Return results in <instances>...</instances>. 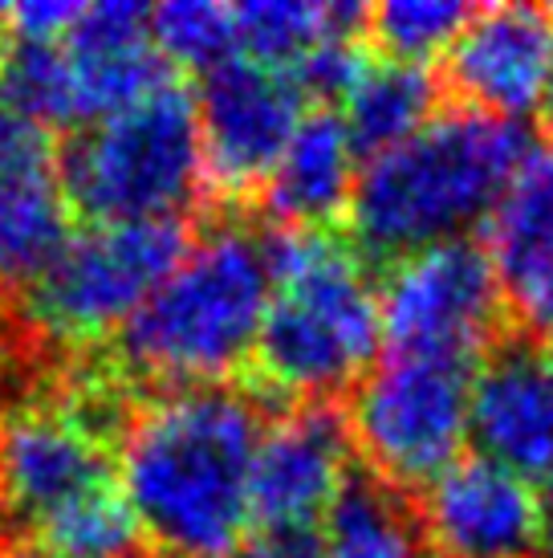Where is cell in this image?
I'll return each mask as SVG.
<instances>
[{"label":"cell","instance_id":"8","mask_svg":"<svg viewBox=\"0 0 553 558\" xmlns=\"http://www.w3.org/2000/svg\"><path fill=\"white\" fill-rule=\"evenodd\" d=\"M119 424L114 391L98 379L21 403L0 433V522L33 534L70 501L110 485L107 436Z\"/></svg>","mask_w":553,"mask_h":558},{"label":"cell","instance_id":"31","mask_svg":"<svg viewBox=\"0 0 553 558\" xmlns=\"http://www.w3.org/2000/svg\"><path fill=\"white\" fill-rule=\"evenodd\" d=\"M4 420L9 416H4V384H0V433H4Z\"/></svg>","mask_w":553,"mask_h":558},{"label":"cell","instance_id":"16","mask_svg":"<svg viewBox=\"0 0 553 558\" xmlns=\"http://www.w3.org/2000/svg\"><path fill=\"white\" fill-rule=\"evenodd\" d=\"M489 265L505 311L553 330V147H529L489 213Z\"/></svg>","mask_w":553,"mask_h":558},{"label":"cell","instance_id":"26","mask_svg":"<svg viewBox=\"0 0 553 558\" xmlns=\"http://www.w3.org/2000/svg\"><path fill=\"white\" fill-rule=\"evenodd\" d=\"M86 4L77 0H25L9 9V25H13L16 41H37V46H58L70 37Z\"/></svg>","mask_w":553,"mask_h":558},{"label":"cell","instance_id":"20","mask_svg":"<svg viewBox=\"0 0 553 558\" xmlns=\"http://www.w3.org/2000/svg\"><path fill=\"white\" fill-rule=\"evenodd\" d=\"M431 119H435V78L428 74V65L367 58L342 94V123L351 131L358 156H379L386 147L411 140Z\"/></svg>","mask_w":553,"mask_h":558},{"label":"cell","instance_id":"6","mask_svg":"<svg viewBox=\"0 0 553 558\" xmlns=\"http://www.w3.org/2000/svg\"><path fill=\"white\" fill-rule=\"evenodd\" d=\"M187 245L184 217L90 225L70 236L53 265L25 290V326L70 351L119 339Z\"/></svg>","mask_w":553,"mask_h":558},{"label":"cell","instance_id":"11","mask_svg":"<svg viewBox=\"0 0 553 558\" xmlns=\"http://www.w3.org/2000/svg\"><path fill=\"white\" fill-rule=\"evenodd\" d=\"M351 433L330 403H297L261 428L253 457V526L302 538L322 526L351 485Z\"/></svg>","mask_w":553,"mask_h":558},{"label":"cell","instance_id":"23","mask_svg":"<svg viewBox=\"0 0 553 558\" xmlns=\"http://www.w3.org/2000/svg\"><path fill=\"white\" fill-rule=\"evenodd\" d=\"M151 41L168 70L212 74L236 58V13L216 0H168L147 13Z\"/></svg>","mask_w":553,"mask_h":558},{"label":"cell","instance_id":"2","mask_svg":"<svg viewBox=\"0 0 553 558\" xmlns=\"http://www.w3.org/2000/svg\"><path fill=\"white\" fill-rule=\"evenodd\" d=\"M529 147L521 126L505 119L468 107L435 114L411 140L358 168L346 208L354 241L391 262L464 241L472 225L489 220Z\"/></svg>","mask_w":553,"mask_h":558},{"label":"cell","instance_id":"7","mask_svg":"<svg viewBox=\"0 0 553 558\" xmlns=\"http://www.w3.org/2000/svg\"><path fill=\"white\" fill-rule=\"evenodd\" d=\"M472 372L435 359L386 355L351 396L346 433L374 481L386 489H423L464 457Z\"/></svg>","mask_w":553,"mask_h":558},{"label":"cell","instance_id":"21","mask_svg":"<svg viewBox=\"0 0 553 558\" xmlns=\"http://www.w3.org/2000/svg\"><path fill=\"white\" fill-rule=\"evenodd\" d=\"M314 558H435L403 494L383 481H351L322 522Z\"/></svg>","mask_w":553,"mask_h":558},{"label":"cell","instance_id":"10","mask_svg":"<svg viewBox=\"0 0 553 558\" xmlns=\"http://www.w3.org/2000/svg\"><path fill=\"white\" fill-rule=\"evenodd\" d=\"M302 114L306 94L290 74L248 58L216 65L212 74H204L196 94L204 180L224 201L261 192Z\"/></svg>","mask_w":553,"mask_h":558},{"label":"cell","instance_id":"27","mask_svg":"<svg viewBox=\"0 0 553 558\" xmlns=\"http://www.w3.org/2000/svg\"><path fill=\"white\" fill-rule=\"evenodd\" d=\"M232 558H314V546L302 538H261V543H245L241 555Z\"/></svg>","mask_w":553,"mask_h":558},{"label":"cell","instance_id":"18","mask_svg":"<svg viewBox=\"0 0 553 558\" xmlns=\"http://www.w3.org/2000/svg\"><path fill=\"white\" fill-rule=\"evenodd\" d=\"M232 13L241 58L290 78L318 49L358 41L367 33V9L351 0H248Z\"/></svg>","mask_w":553,"mask_h":558},{"label":"cell","instance_id":"33","mask_svg":"<svg viewBox=\"0 0 553 558\" xmlns=\"http://www.w3.org/2000/svg\"><path fill=\"white\" fill-rule=\"evenodd\" d=\"M550 359H553V330H550Z\"/></svg>","mask_w":553,"mask_h":558},{"label":"cell","instance_id":"3","mask_svg":"<svg viewBox=\"0 0 553 558\" xmlns=\"http://www.w3.org/2000/svg\"><path fill=\"white\" fill-rule=\"evenodd\" d=\"M269 241V311L253 367L297 403L354 391L383 347L379 286L362 253L330 229H276Z\"/></svg>","mask_w":553,"mask_h":558},{"label":"cell","instance_id":"19","mask_svg":"<svg viewBox=\"0 0 553 558\" xmlns=\"http://www.w3.org/2000/svg\"><path fill=\"white\" fill-rule=\"evenodd\" d=\"M74 208L58 171L0 175V294H25L70 241Z\"/></svg>","mask_w":553,"mask_h":558},{"label":"cell","instance_id":"14","mask_svg":"<svg viewBox=\"0 0 553 558\" xmlns=\"http://www.w3.org/2000/svg\"><path fill=\"white\" fill-rule=\"evenodd\" d=\"M147 13L135 0L86 4L62 46L70 126H90L151 98L171 82L168 62L151 41Z\"/></svg>","mask_w":553,"mask_h":558},{"label":"cell","instance_id":"1","mask_svg":"<svg viewBox=\"0 0 553 558\" xmlns=\"http://www.w3.org/2000/svg\"><path fill=\"white\" fill-rule=\"evenodd\" d=\"M265 416L229 384L163 388L119 424V494L159 558H232L253 530Z\"/></svg>","mask_w":553,"mask_h":558},{"label":"cell","instance_id":"4","mask_svg":"<svg viewBox=\"0 0 553 558\" xmlns=\"http://www.w3.org/2000/svg\"><path fill=\"white\" fill-rule=\"evenodd\" d=\"M269 286V241L241 220H220L123 326L114 355L163 388L224 384L257 351Z\"/></svg>","mask_w":553,"mask_h":558},{"label":"cell","instance_id":"28","mask_svg":"<svg viewBox=\"0 0 553 558\" xmlns=\"http://www.w3.org/2000/svg\"><path fill=\"white\" fill-rule=\"evenodd\" d=\"M538 555L553 558V473L538 489Z\"/></svg>","mask_w":553,"mask_h":558},{"label":"cell","instance_id":"22","mask_svg":"<svg viewBox=\"0 0 553 558\" xmlns=\"http://www.w3.org/2000/svg\"><path fill=\"white\" fill-rule=\"evenodd\" d=\"M29 543L62 558H143V534L114 481L58 510L33 530Z\"/></svg>","mask_w":553,"mask_h":558},{"label":"cell","instance_id":"12","mask_svg":"<svg viewBox=\"0 0 553 558\" xmlns=\"http://www.w3.org/2000/svg\"><path fill=\"white\" fill-rule=\"evenodd\" d=\"M444 78L477 114L517 123L553 90V13L538 4H489L468 16L444 53Z\"/></svg>","mask_w":553,"mask_h":558},{"label":"cell","instance_id":"24","mask_svg":"<svg viewBox=\"0 0 553 558\" xmlns=\"http://www.w3.org/2000/svg\"><path fill=\"white\" fill-rule=\"evenodd\" d=\"M472 13L477 9L460 0H383L367 9V33L379 41L383 58L428 65V58L452 49Z\"/></svg>","mask_w":553,"mask_h":558},{"label":"cell","instance_id":"9","mask_svg":"<svg viewBox=\"0 0 553 558\" xmlns=\"http://www.w3.org/2000/svg\"><path fill=\"white\" fill-rule=\"evenodd\" d=\"M505 298L489 253L472 241H444L395 257L379 286V318L391 355L477 367L505 326Z\"/></svg>","mask_w":553,"mask_h":558},{"label":"cell","instance_id":"29","mask_svg":"<svg viewBox=\"0 0 553 558\" xmlns=\"http://www.w3.org/2000/svg\"><path fill=\"white\" fill-rule=\"evenodd\" d=\"M9 49H13V25H9V9L0 4V62L9 58Z\"/></svg>","mask_w":553,"mask_h":558},{"label":"cell","instance_id":"5","mask_svg":"<svg viewBox=\"0 0 553 558\" xmlns=\"http://www.w3.org/2000/svg\"><path fill=\"white\" fill-rule=\"evenodd\" d=\"M65 201L90 225L180 220L204 184L196 98L168 82L151 98L74 131L62 147Z\"/></svg>","mask_w":553,"mask_h":558},{"label":"cell","instance_id":"17","mask_svg":"<svg viewBox=\"0 0 553 558\" xmlns=\"http://www.w3.org/2000/svg\"><path fill=\"white\" fill-rule=\"evenodd\" d=\"M358 168V147L339 110H306L261 196L285 229H325L351 208Z\"/></svg>","mask_w":553,"mask_h":558},{"label":"cell","instance_id":"15","mask_svg":"<svg viewBox=\"0 0 553 558\" xmlns=\"http://www.w3.org/2000/svg\"><path fill=\"white\" fill-rule=\"evenodd\" d=\"M468 436L477 452L525 481L553 473V359L508 342L472 372Z\"/></svg>","mask_w":553,"mask_h":558},{"label":"cell","instance_id":"25","mask_svg":"<svg viewBox=\"0 0 553 558\" xmlns=\"http://www.w3.org/2000/svg\"><path fill=\"white\" fill-rule=\"evenodd\" d=\"M58 163L62 147L53 140V126L0 102V175H41L58 171Z\"/></svg>","mask_w":553,"mask_h":558},{"label":"cell","instance_id":"32","mask_svg":"<svg viewBox=\"0 0 553 558\" xmlns=\"http://www.w3.org/2000/svg\"><path fill=\"white\" fill-rule=\"evenodd\" d=\"M4 335H9V326H4V314H0V347H4Z\"/></svg>","mask_w":553,"mask_h":558},{"label":"cell","instance_id":"30","mask_svg":"<svg viewBox=\"0 0 553 558\" xmlns=\"http://www.w3.org/2000/svg\"><path fill=\"white\" fill-rule=\"evenodd\" d=\"M541 110H545V123H550V131H553V90H550V98H545V107Z\"/></svg>","mask_w":553,"mask_h":558},{"label":"cell","instance_id":"13","mask_svg":"<svg viewBox=\"0 0 553 558\" xmlns=\"http://www.w3.org/2000/svg\"><path fill=\"white\" fill-rule=\"evenodd\" d=\"M419 530L435 558H529L538 489L489 457H460L419 489Z\"/></svg>","mask_w":553,"mask_h":558}]
</instances>
